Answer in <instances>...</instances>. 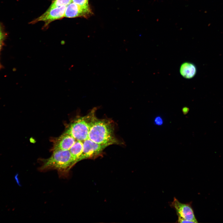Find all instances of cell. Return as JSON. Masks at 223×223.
<instances>
[{"instance_id": "5", "label": "cell", "mask_w": 223, "mask_h": 223, "mask_svg": "<svg viewBox=\"0 0 223 223\" xmlns=\"http://www.w3.org/2000/svg\"><path fill=\"white\" fill-rule=\"evenodd\" d=\"M83 151L78 161L87 159L94 158L98 156L103 150L109 146L107 145L96 143L89 138L83 141Z\"/></svg>"}, {"instance_id": "19", "label": "cell", "mask_w": 223, "mask_h": 223, "mask_svg": "<svg viewBox=\"0 0 223 223\" xmlns=\"http://www.w3.org/2000/svg\"><path fill=\"white\" fill-rule=\"evenodd\" d=\"M2 66L0 63V69L2 68Z\"/></svg>"}, {"instance_id": "15", "label": "cell", "mask_w": 223, "mask_h": 223, "mask_svg": "<svg viewBox=\"0 0 223 223\" xmlns=\"http://www.w3.org/2000/svg\"><path fill=\"white\" fill-rule=\"evenodd\" d=\"M177 222L179 223H193L191 221H188L179 216H178Z\"/></svg>"}, {"instance_id": "2", "label": "cell", "mask_w": 223, "mask_h": 223, "mask_svg": "<svg viewBox=\"0 0 223 223\" xmlns=\"http://www.w3.org/2000/svg\"><path fill=\"white\" fill-rule=\"evenodd\" d=\"M114 130L111 120L95 117L90 127L88 138L96 143L108 146L119 144L114 135Z\"/></svg>"}, {"instance_id": "14", "label": "cell", "mask_w": 223, "mask_h": 223, "mask_svg": "<svg viewBox=\"0 0 223 223\" xmlns=\"http://www.w3.org/2000/svg\"><path fill=\"white\" fill-rule=\"evenodd\" d=\"M154 122L156 125H161L163 124V120L162 118L160 116H157L156 117L154 120Z\"/></svg>"}, {"instance_id": "10", "label": "cell", "mask_w": 223, "mask_h": 223, "mask_svg": "<svg viewBox=\"0 0 223 223\" xmlns=\"http://www.w3.org/2000/svg\"><path fill=\"white\" fill-rule=\"evenodd\" d=\"M83 148V142L76 140L69 150L76 164L78 162L82 152Z\"/></svg>"}, {"instance_id": "8", "label": "cell", "mask_w": 223, "mask_h": 223, "mask_svg": "<svg viewBox=\"0 0 223 223\" xmlns=\"http://www.w3.org/2000/svg\"><path fill=\"white\" fill-rule=\"evenodd\" d=\"M76 141L70 135L64 133L55 141L53 150H69Z\"/></svg>"}, {"instance_id": "18", "label": "cell", "mask_w": 223, "mask_h": 223, "mask_svg": "<svg viewBox=\"0 0 223 223\" xmlns=\"http://www.w3.org/2000/svg\"><path fill=\"white\" fill-rule=\"evenodd\" d=\"M61 44L62 45H64L65 44V42H61Z\"/></svg>"}, {"instance_id": "12", "label": "cell", "mask_w": 223, "mask_h": 223, "mask_svg": "<svg viewBox=\"0 0 223 223\" xmlns=\"http://www.w3.org/2000/svg\"><path fill=\"white\" fill-rule=\"evenodd\" d=\"M72 2L80 6L90 7L89 0H72Z\"/></svg>"}, {"instance_id": "3", "label": "cell", "mask_w": 223, "mask_h": 223, "mask_svg": "<svg viewBox=\"0 0 223 223\" xmlns=\"http://www.w3.org/2000/svg\"><path fill=\"white\" fill-rule=\"evenodd\" d=\"M95 109H93L87 115L75 120L64 133L72 137L76 140L83 141L88 138L91 126L96 116Z\"/></svg>"}, {"instance_id": "6", "label": "cell", "mask_w": 223, "mask_h": 223, "mask_svg": "<svg viewBox=\"0 0 223 223\" xmlns=\"http://www.w3.org/2000/svg\"><path fill=\"white\" fill-rule=\"evenodd\" d=\"M171 206L175 209L178 216L193 223L198 222L192 208L190 204L182 203L174 197Z\"/></svg>"}, {"instance_id": "7", "label": "cell", "mask_w": 223, "mask_h": 223, "mask_svg": "<svg viewBox=\"0 0 223 223\" xmlns=\"http://www.w3.org/2000/svg\"><path fill=\"white\" fill-rule=\"evenodd\" d=\"M92 14L93 12L90 7L80 6L72 2L66 7L64 17L87 18Z\"/></svg>"}, {"instance_id": "17", "label": "cell", "mask_w": 223, "mask_h": 223, "mask_svg": "<svg viewBox=\"0 0 223 223\" xmlns=\"http://www.w3.org/2000/svg\"><path fill=\"white\" fill-rule=\"evenodd\" d=\"M3 42H0V51L3 45Z\"/></svg>"}, {"instance_id": "9", "label": "cell", "mask_w": 223, "mask_h": 223, "mask_svg": "<svg viewBox=\"0 0 223 223\" xmlns=\"http://www.w3.org/2000/svg\"><path fill=\"white\" fill-rule=\"evenodd\" d=\"M180 72L181 75L186 79H190L195 75L197 69L195 65L190 62L183 63L181 65Z\"/></svg>"}, {"instance_id": "16", "label": "cell", "mask_w": 223, "mask_h": 223, "mask_svg": "<svg viewBox=\"0 0 223 223\" xmlns=\"http://www.w3.org/2000/svg\"><path fill=\"white\" fill-rule=\"evenodd\" d=\"M183 110H185V111H183V113H186L188 112V108L186 109V107L185 108H183Z\"/></svg>"}, {"instance_id": "13", "label": "cell", "mask_w": 223, "mask_h": 223, "mask_svg": "<svg viewBox=\"0 0 223 223\" xmlns=\"http://www.w3.org/2000/svg\"><path fill=\"white\" fill-rule=\"evenodd\" d=\"M6 34L3 29L2 25L0 24V42H3L6 36Z\"/></svg>"}, {"instance_id": "11", "label": "cell", "mask_w": 223, "mask_h": 223, "mask_svg": "<svg viewBox=\"0 0 223 223\" xmlns=\"http://www.w3.org/2000/svg\"><path fill=\"white\" fill-rule=\"evenodd\" d=\"M72 2V0H54L47 9L50 10L62 6H67Z\"/></svg>"}, {"instance_id": "4", "label": "cell", "mask_w": 223, "mask_h": 223, "mask_svg": "<svg viewBox=\"0 0 223 223\" xmlns=\"http://www.w3.org/2000/svg\"><path fill=\"white\" fill-rule=\"evenodd\" d=\"M66 6L47 10L42 15L31 21L29 24H34L39 22L45 23L43 29L47 28L49 24L55 20H60L64 17Z\"/></svg>"}, {"instance_id": "1", "label": "cell", "mask_w": 223, "mask_h": 223, "mask_svg": "<svg viewBox=\"0 0 223 223\" xmlns=\"http://www.w3.org/2000/svg\"><path fill=\"white\" fill-rule=\"evenodd\" d=\"M41 161V165L38 168L40 171L55 170L62 177H67L76 164L69 150L53 151L50 157Z\"/></svg>"}]
</instances>
